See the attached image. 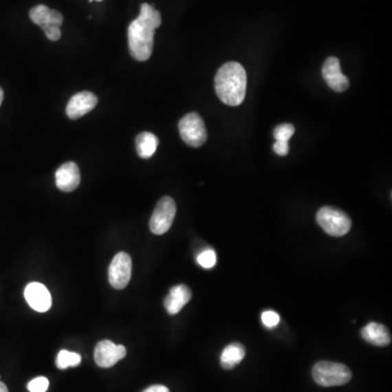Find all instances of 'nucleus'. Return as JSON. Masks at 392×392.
<instances>
[{
  "label": "nucleus",
  "mask_w": 392,
  "mask_h": 392,
  "mask_svg": "<svg viewBox=\"0 0 392 392\" xmlns=\"http://www.w3.org/2000/svg\"><path fill=\"white\" fill-rule=\"evenodd\" d=\"M272 149H274V152L279 155V156H285L290 151L289 142L276 141Z\"/></svg>",
  "instance_id": "b1692460"
},
{
  "label": "nucleus",
  "mask_w": 392,
  "mask_h": 392,
  "mask_svg": "<svg viewBox=\"0 0 392 392\" xmlns=\"http://www.w3.org/2000/svg\"><path fill=\"white\" fill-rule=\"evenodd\" d=\"M192 292L188 287L184 285H175L171 287L169 294L165 298V309L170 315L178 314L184 307L188 301L191 300Z\"/></svg>",
  "instance_id": "4468645a"
},
{
  "label": "nucleus",
  "mask_w": 392,
  "mask_h": 392,
  "mask_svg": "<svg viewBox=\"0 0 392 392\" xmlns=\"http://www.w3.org/2000/svg\"><path fill=\"white\" fill-rule=\"evenodd\" d=\"M56 186L63 192H72L81 182L80 169L76 162H65L56 171Z\"/></svg>",
  "instance_id": "f8f14e48"
},
{
  "label": "nucleus",
  "mask_w": 392,
  "mask_h": 392,
  "mask_svg": "<svg viewBox=\"0 0 392 392\" xmlns=\"http://www.w3.org/2000/svg\"><path fill=\"white\" fill-rule=\"evenodd\" d=\"M30 18L36 25L41 26L42 30L50 26L61 28L63 23V16L59 11L52 10L47 6H35L30 11Z\"/></svg>",
  "instance_id": "ddd939ff"
},
{
  "label": "nucleus",
  "mask_w": 392,
  "mask_h": 392,
  "mask_svg": "<svg viewBox=\"0 0 392 392\" xmlns=\"http://www.w3.org/2000/svg\"><path fill=\"white\" fill-rule=\"evenodd\" d=\"M179 132L184 143L188 146L201 147L207 141L205 123L199 113H191L179 121Z\"/></svg>",
  "instance_id": "39448f33"
},
{
  "label": "nucleus",
  "mask_w": 392,
  "mask_h": 392,
  "mask_svg": "<svg viewBox=\"0 0 392 392\" xmlns=\"http://www.w3.org/2000/svg\"><path fill=\"white\" fill-rule=\"evenodd\" d=\"M24 296L32 309L39 313H45L52 307V296L42 283H31L26 285Z\"/></svg>",
  "instance_id": "9b49d317"
},
{
  "label": "nucleus",
  "mask_w": 392,
  "mask_h": 392,
  "mask_svg": "<svg viewBox=\"0 0 392 392\" xmlns=\"http://www.w3.org/2000/svg\"><path fill=\"white\" fill-rule=\"evenodd\" d=\"M3 89L0 87V106H1V104H3Z\"/></svg>",
  "instance_id": "bb28decb"
},
{
  "label": "nucleus",
  "mask_w": 392,
  "mask_h": 392,
  "mask_svg": "<svg viewBox=\"0 0 392 392\" xmlns=\"http://www.w3.org/2000/svg\"><path fill=\"white\" fill-rule=\"evenodd\" d=\"M143 392H170L166 386H162V384H154V386H151V387L147 388L146 390H144Z\"/></svg>",
  "instance_id": "393cba45"
},
{
  "label": "nucleus",
  "mask_w": 392,
  "mask_h": 392,
  "mask_svg": "<svg viewBox=\"0 0 392 392\" xmlns=\"http://www.w3.org/2000/svg\"><path fill=\"white\" fill-rule=\"evenodd\" d=\"M196 261L199 263V266L203 267L205 270H210L216 265L217 257H216L214 250L209 248V250H205V251L199 253Z\"/></svg>",
  "instance_id": "aec40b11"
},
{
  "label": "nucleus",
  "mask_w": 392,
  "mask_h": 392,
  "mask_svg": "<svg viewBox=\"0 0 392 392\" xmlns=\"http://www.w3.org/2000/svg\"><path fill=\"white\" fill-rule=\"evenodd\" d=\"M261 322L267 328H274L279 324L280 316L276 312L266 311L261 314Z\"/></svg>",
  "instance_id": "4be33fe9"
},
{
  "label": "nucleus",
  "mask_w": 392,
  "mask_h": 392,
  "mask_svg": "<svg viewBox=\"0 0 392 392\" xmlns=\"http://www.w3.org/2000/svg\"><path fill=\"white\" fill-rule=\"evenodd\" d=\"M158 138L151 132H142L136 138V152L143 160H149L156 152L158 147Z\"/></svg>",
  "instance_id": "f3484780"
},
{
  "label": "nucleus",
  "mask_w": 392,
  "mask_h": 392,
  "mask_svg": "<svg viewBox=\"0 0 392 392\" xmlns=\"http://www.w3.org/2000/svg\"><path fill=\"white\" fill-rule=\"evenodd\" d=\"M162 24V16L153 6L143 3L140 16L128 29L129 50L138 61H149L154 48L155 30Z\"/></svg>",
  "instance_id": "f257e3e1"
},
{
  "label": "nucleus",
  "mask_w": 392,
  "mask_h": 392,
  "mask_svg": "<svg viewBox=\"0 0 392 392\" xmlns=\"http://www.w3.org/2000/svg\"><path fill=\"white\" fill-rule=\"evenodd\" d=\"M132 274V261L129 254L124 252L118 253L113 257L108 270L110 285L118 290H122L130 283Z\"/></svg>",
  "instance_id": "0eeeda50"
},
{
  "label": "nucleus",
  "mask_w": 392,
  "mask_h": 392,
  "mask_svg": "<svg viewBox=\"0 0 392 392\" xmlns=\"http://www.w3.org/2000/svg\"><path fill=\"white\" fill-rule=\"evenodd\" d=\"M96 1H102V0H96Z\"/></svg>",
  "instance_id": "cd10ccee"
},
{
  "label": "nucleus",
  "mask_w": 392,
  "mask_h": 392,
  "mask_svg": "<svg viewBox=\"0 0 392 392\" xmlns=\"http://www.w3.org/2000/svg\"><path fill=\"white\" fill-rule=\"evenodd\" d=\"M317 224L331 237H342L350 231L352 221L348 215L336 207L324 206L316 215Z\"/></svg>",
  "instance_id": "20e7f679"
},
{
  "label": "nucleus",
  "mask_w": 392,
  "mask_h": 392,
  "mask_svg": "<svg viewBox=\"0 0 392 392\" xmlns=\"http://www.w3.org/2000/svg\"><path fill=\"white\" fill-rule=\"evenodd\" d=\"M294 126L290 123H283L280 126L276 127L274 130V138L276 141L289 142L294 134Z\"/></svg>",
  "instance_id": "6ab92c4d"
},
{
  "label": "nucleus",
  "mask_w": 392,
  "mask_h": 392,
  "mask_svg": "<svg viewBox=\"0 0 392 392\" xmlns=\"http://www.w3.org/2000/svg\"><path fill=\"white\" fill-rule=\"evenodd\" d=\"M361 335L366 342L376 347H386L391 343L389 329L379 323H369L361 330Z\"/></svg>",
  "instance_id": "2eb2a0df"
},
{
  "label": "nucleus",
  "mask_w": 392,
  "mask_h": 392,
  "mask_svg": "<svg viewBox=\"0 0 392 392\" xmlns=\"http://www.w3.org/2000/svg\"><path fill=\"white\" fill-rule=\"evenodd\" d=\"M246 356V348L239 342L227 345L220 356V364L225 369H235Z\"/></svg>",
  "instance_id": "dca6fc26"
},
{
  "label": "nucleus",
  "mask_w": 392,
  "mask_h": 392,
  "mask_svg": "<svg viewBox=\"0 0 392 392\" xmlns=\"http://www.w3.org/2000/svg\"><path fill=\"white\" fill-rule=\"evenodd\" d=\"M314 380L322 387H336L348 384L352 378V373L348 366L335 362H318L313 367Z\"/></svg>",
  "instance_id": "7ed1b4c3"
},
{
  "label": "nucleus",
  "mask_w": 392,
  "mask_h": 392,
  "mask_svg": "<svg viewBox=\"0 0 392 392\" xmlns=\"http://www.w3.org/2000/svg\"><path fill=\"white\" fill-rule=\"evenodd\" d=\"M126 348L123 345H115L110 340H102L97 343L95 348V362L102 369H109L123 358H126Z\"/></svg>",
  "instance_id": "6e6552de"
},
{
  "label": "nucleus",
  "mask_w": 392,
  "mask_h": 392,
  "mask_svg": "<svg viewBox=\"0 0 392 392\" xmlns=\"http://www.w3.org/2000/svg\"><path fill=\"white\" fill-rule=\"evenodd\" d=\"M44 31L45 35L50 41H54V42H57L61 37V28L58 26H50V28H46V29L43 30Z\"/></svg>",
  "instance_id": "5701e85b"
},
{
  "label": "nucleus",
  "mask_w": 392,
  "mask_h": 392,
  "mask_svg": "<svg viewBox=\"0 0 392 392\" xmlns=\"http://www.w3.org/2000/svg\"><path fill=\"white\" fill-rule=\"evenodd\" d=\"M50 387V380L46 377L39 376L28 384L30 392H46Z\"/></svg>",
  "instance_id": "412c9836"
},
{
  "label": "nucleus",
  "mask_w": 392,
  "mask_h": 392,
  "mask_svg": "<svg viewBox=\"0 0 392 392\" xmlns=\"http://www.w3.org/2000/svg\"><path fill=\"white\" fill-rule=\"evenodd\" d=\"M177 207L175 201L169 196L160 199L149 220V229L154 235H162L169 230L175 219Z\"/></svg>",
  "instance_id": "423d86ee"
},
{
  "label": "nucleus",
  "mask_w": 392,
  "mask_h": 392,
  "mask_svg": "<svg viewBox=\"0 0 392 392\" xmlns=\"http://www.w3.org/2000/svg\"><path fill=\"white\" fill-rule=\"evenodd\" d=\"M0 392H9L7 386L1 382H0Z\"/></svg>",
  "instance_id": "a878e982"
},
{
  "label": "nucleus",
  "mask_w": 392,
  "mask_h": 392,
  "mask_svg": "<svg viewBox=\"0 0 392 392\" xmlns=\"http://www.w3.org/2000/svg\"><path fill=\"white\" fill-rule=\"evenodd\" d=\"M246 69L241 63L230 61L218 70L215 78V89L219 100L228 106H239L246 95Z\"/></svg>",
  "instance_id": "f03ea898"
},
{
  "label": "nucleus",
  "mask_w": 392,
  "mask_h": 392,
  "mask_svg": "<svg viewBox=\"0 0 392 392\" xmlns=\"http://www.w3.org/2000/svg\"><path fill=\"white\" fill-rule=\"evenodd\" d=\"M322 72L325 81L330 89L339 91V93L349 89L350 82H349V78L341 72V67H340L338 58H327L323 65Z\"/></svg>",
  "instance_id": "1a4fd4ad"
},
{
  "label": "nucleus",
  "mask_w": 392,
  "mask_h": 392,
  "mask_svg": "<svg viewBox=\"0 0 392 392\" xmlns=\"http://www.w3.org/2000/svg\"><path fill=\"white\" fill-rule=\"evenodd\" d=\"M97 100L96 95L93 94L91 91H81L78 94L74 95L69 100L67 105V116L72 120H76L78 118L89 113V111L96 107Z\"/></svg>",
  "instance_id": "9d476101"
},
{
  "label": "nucleus",
  "mask_w": 392,
  "mask_h": 392,
  "mask_svg": "<svg viewBox=\"0 0 392 392\" xmlns=\"http://www.w3.org/2000/svg\"><path fill=\"white\" fill-rule=\"evenodd\" d=\"M82 358L80 354L76 352H70V351L61 350L58 353L56 364L59 369H65L68 367H74L81 363Z\"/></svg>",
  "instance_id": "a211bd4d"
}]
</instances>
